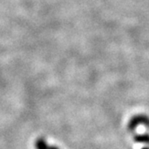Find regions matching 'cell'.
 I'll use <instances>...</instances> for the list:
<instances>
[{"instance_id":"cell-2","label":"cell","mask_w":149,"mask_h":149,"mask_svg":"<svg viewBox=\"0 0 149 149\" xmlns=\"http://www.w3.org/2000/svg\"><path fill=\"white\" fill-rule=\"evenodd\" d=\"M35 148L36 149H59L54 146H49L43 137H40L35 142Z\"/></svg>"},{"instance_id":"cell-3","label":"cell","mask_w":149,"mask_h":149,"mask_svg":"<svg viewBox=\"0 0 149 149\" xmlns=\"http://www.w3.org/2000/svg\"><path fill=\"white\" fill-rule=\"evenodd\" d=\"M135 140L136 142L149 144V133H145V134H141V135H136L135 136Z\"/></svg>"},{"instance_id":"cell-1","label":"cell","mask_w":149,"mask_h":149,"mask_svg":"<svg viewBox=\"0 0 149 149\" xmlns=\"http://www.w3.org/2000/svg\"><path fill=\"white\" fill-rule=\"evenodd\" d=\"M145 126L146 129L149 130V117L146 115H136L132 117L131 120L129 122L127 129L130 131L135 130L138 126Z\"/></svg>"},{"instance_id":"cell-4","label":"cell","mask_w":149,"mask_h":149,"mask_svg":"<svg viewBox=\"0 0 149 149\" xmlns=\"http://www.w3.org/2000/svg\"><path fill=\"white\" fill-rule=\"evenodd\" d=\"M142 149H149L148 147H144V148H142Z\"/></svg>"}]
</instances>
